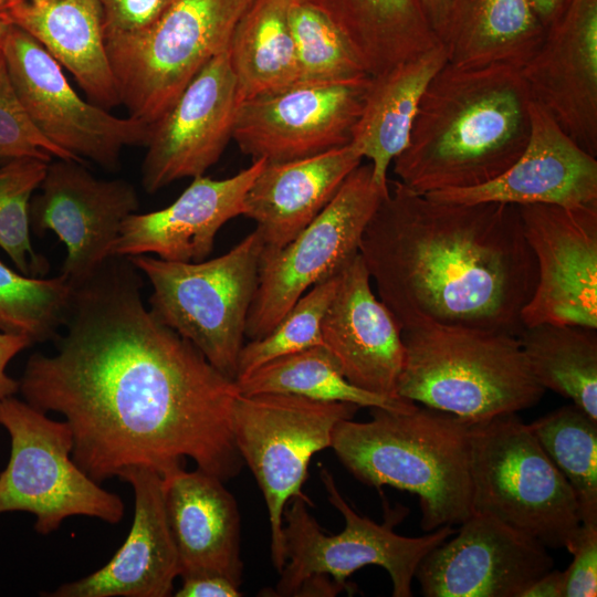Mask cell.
Returning a JSON list of instances; mask_svg holds the SVG:
<instances>
[{"label": "cell", "mask_w": 597, "mask_h": 597, "mask_svg": "<svg viewBox=\"0 0 597 597\" xmlns=\"http://www.w3.org/2000/svg\"><path fill=\"white\" fill-rule=\"evenodd\" d=\"M533 98L520 69L447 62L429 82L398 181L426 195L484 185L510 168L530 137Z\"/></svg>", "instance_id": "obj_3"}, {"label": "cell", "mask_w": 597, "mask_h": 597, "mask_svg": "<svg viewBox=\"0 0 597 597\" xmlns=\"http://www.w3.org/2000/svg\"><path fill=\"white\" fill-rule=\"evenodd\" d=\"M401 335L400 398L475 423L533 407L545 392L517 336L438 325L404 329Z\"/></svg>", "instance_id": "obj_5"}, {"label": "cell", "mask_w": 597, "mask_h": 597, "mask_svg": "<svg viewBox=\"0 0 597 597\" xmlns=\"http://www.w3.org/2000/svg\"><path fill=\"white\" fill-rule=\"evenodd\" d=\"M338 274L306 291L265 336L244 343L235 379L274 358L323 345L322 322L335 293Z\"/></svg>", "instance_id": "obj_37"}, {"label": "cell", "mask_w": 597, "mask_h": 597, "mask_svg": "<svg viewBox=\"0 0 597 597\" xmlns=\"http://www.w3.org/2000/svg\"><path fill=\"white\" fill-rule=\"evenodd\" d=\"M264 163L253 160L226 179L195 177L168 207L130 214L112 245L111 256L154 254L176 262L206 260L220 229L243 213L245 193Z\"/></svg>", "instance_id": "obj_22"}, {"label": "cell", "mask_w": 597, "mask_h": 597, "mask_svg": "<svg viewBox=\"0 0 597 597\" xmlns=\"http://www.w3.org/2000/svg\"><path fill=\"white\" fill-rule=\"evenodd\" d=\"M30 346L32 343L25 336L0 332V400L19 391V380L7 374V367L20 352Z\"/></svg>", "instance_id": "obj_42"}, {"label": "cell", "mask_w": 597, "mask_h": 597, "mask_svg": "<svg viewBox=\"0 0 597 597\" xmlns=\"http://www.w3.org/2000/svg\"><path fill=\"white\" fill-rule=\"evenodd\" d=\"M388 191L375 182L371 165L360 164L293 240L277 250L263 249L245 338L265 336L306 291L359 253L365 228Z\"/></svg>", "instance_id": "obj_12"}, {"label": "cell", "mask_w": 597, "mask_h": 597, "mask_svg": "<svg viewBox=\"0 0 597 597\" xmlns=\"http://www.w3.org/2000/svg\"><path fill=\"white\" fill-rule=\"evenodd\" d=\"M521 71L533 101L597 157V0H567Z\"/></svg>", "instance_id": "obj_19"}, {"label": "cell", "mask_w": 597, "mask_h": 597, "mask_svg": "<svg viewBox=\"0 0 597 597\" xmlns=\"http://www.w3.org/2000/svg\"><path fill=\"white\" fill-rule=\"evenodd\" d=\"M530 115L526 147L501 176L478 187L426 195L461 203L597 206V157L577 145L534 101Z\"/></svg>", "instance_id": "obj_21"}, {"label": "cell", "mask_w": 597, "mask_h": 597, "mask_svg": "<svg viewBox=\"0 0 597 597\" xmlns=\"http://www.w3.org/2000/svg\"><path fill=\"white\" fill-rule=\"evenodd\" d=\"M263 242L252 231L224 254L199 262L129 256L151 285L154 316L235 380L248 314L258 287Z\"/></svg>", "instance_id": "obj_7"}, {"label": "cell", "mask_w": 597, "mask_h": 597, "mask_svg": "<svg viewBox=\"0 0 597 597\" xmlns=\"http://www.w3.org/2000/svg\"><path fill=\"white\" fill-rule=\"evenodd\" d=\"M359 254L402 331L438 325L519 336L523 329L537 269L517 206L442 201L392 181Z\"/></svg>", "instance_id": "obj_2"}, {"label": "cell", "mask_w": 597, "mask_h": 597, "mask_svg": "<svg viewBox=\"0 0 597 597\" xmlns=\"http://www.w3.org/2000/svg\"><path fill=\"white\" fill-rule=\"evenodd\" d=\"M345 36L368 75H377L441 43L422 0H298Z\"/></svg>", "instance_id": "obj_29"}, {"label": "cell", "mask_w": 597, "mask_h": 597, "mask_svg": "<svg viewBox=\"0 0 597 597\" xmlns=\"http://www.w3.org/2000/svg\"><path fill=\"white\" fill-rule=\"evenodd\" d=\"M448 62L442 43L385 72L369 76L350 144L369 159L373 178L389 188L388 169L406 148L421 97Z\"/></svg>", "instance_id": "obj_27"}, {"label": "cell", "mask_w": 597, "mask_h": 597, "mask_svg": "<svg viewBox=\"0 0 597 597\" xmlns=\"http://www.w3.org/2000/svg\"><path fill=\"white\" fill-rule=\"evenodd\" d=\"M12 86L31 122L53 145L83 161L114 169L127 146H146L150 126L121 118L84 101L62 66L23 30L11 24L1 46Z\"/></svg>", "instance_id": "obj_13"}, {"label": "cell", "mask_w": 597, "mask_h": 597, "mask_svg": "<svg viewBox=\"0 0 597 597\" xmlns=\"http://www.w3.org/2000/svg\"><path fill=\"white\" fill-rule=\"evenodd\" d=\"M105 40L138 33L151 25L175 0H98Z\"/></svg>", "instance_id": "obj_39"}, {"label": "cell", "mask_w": 597, "mask_h": 597, "mask_svg": "<svg viewBox=\"0 0 597 597\" xmlns=\"http://www.w3.org/2000/svg\"><path fill=\"white\" fill-rule=\"evenodd\" d=\"M321 479L327 498L345 520L344 530L326 535L308 513L302 498L295 496L283 513L286 562L280 572L276 596H297L301 587L315 577H332L342 589L357 569L376 565L385 568L392 583L394 597H410L411 583L423 557L450 537L455 530L443 525L419 537L394 532L402 512L386 514L378 524L357 514L341 495L332 474L323 468Z\"/></svg>", "instance_id": "obj_9"}, {"label": "cell", "mask_w": 597, "mask_h": 597, "mask_svg": "<svg viewBox=\"0 0 597 597\" xmlns=\"http://www.w3.org/2000/svg\"><path fill=\"white\" fill-rule=\"evenodd\" d=\"M537 269L524 326L541 323L597 328V206H517Z\"/></svg>", "instance_id": "obj_16"}, {"label": "cell", "mask_w": 597, "mask_h": 597, "mask_svg": "<svg viewBox=\"0 0 597 597\" xmlns=\"http://www.w3.org/2000/svg\"><path fill=\"white\" fill-rule=\"evenodd\" d=\"M292 1L251 0L237 22L228 50L240 104L298 82Z\"/></svg>", "instance_id": "obj_30"}, {"label": "cell", "mask_w": 597, "mask_h": 597, "mask_svg": "<svg viewBox=\"0 0 597 597\" xmlns=\"http://www.w3.org/2000/svg\"><path fill=\"white\" fill-rule=\"evenodd\" d=\"M251 0H175L147 29L106 39L121 105L149 126L228 49Z\"/></svg>", "instance_id": "obj_8"}, {"label": "cell", "mask_w": 597, "mask_h": 597, "mask_svg": "<svg viewBox=\"0 0 597 597\" xmlns=\"http://www.w3.org/2000/svg\"><path fill=\"white\" fill-rule=\"evenodd\" d=\"M10 27L11 23L6 18L2 7H0V50Z\"/></svg>", "instance_id": "obj_46"}, {"label": "cell", "mask_w": 597, "mask_h": 597, "mask_svg": "<svg viewBox=\"0 0 597 597\" xmlns=\"http://www.w3.org/2000/svg\"><path fill=\"white\" fill-rule=\"evenodd\" d=\"M369 76L296 83L239 105L232 139L253 160L282 163L350 144Z\"/></svg>", "instance_id": "obj_14"}, {"label": "cell", "mask_w": 597, "mask_h": 597, "mask_svg": "<svg viewBox=\"0 0 597 597\" xmlns=\"http://www.w3.org/2000/svg\"><path fill=\"white\" fill-rule=\"evenodd\" d=\"M235 385L241 395L286 394L400 411L417 405L408 399L388 398L354 386L323 345L274 358L235 379Z\"/></svg>", "instance_id": "obj_32"}, {"label": "cell", "mask_w": 597, "mask_h": 597, "mask_svg": "<svg viewBox=\"0 0 597 597\" xmlns=\"http://www.w3.org/2000/svg\"><path fill=\"white\" fill-rule=\"evenodd\" d=\"M177 597H240V586L216 573H199L181 577Z\"/></svg>", "instance_id": "obj_41"}, {"label": "cell", "mask_w": 597, "mask_h": 597, "mask_svg": "<svg viewBox=\"0 0 597 597\" xmlns=\"http://www.w3.org/2000/svg\"><path fill=\"white\" fill-rule=\"evenodd\" d=\"M362 160L348 144L307 158L264 163L245 193L242 213L255 222L263 249L277 250L293 240Z\"/></svg>", "instance_id": "obj_25"}, {"label": "cell", "mask_w": 597, "mask_h": 597, "mask_svg": "<svg viewBox=\"0 0 597 597\" xmlns=\"http://www.w3.org/2000/svg\"><path fill=\"white\" fill-rule=\"evenodd\" d=\"M4 1H6V0H0V7L3 6Z\"/></svg>", "instance_id": "obj_47"}, {"label": "cell", "mask_w": 597, "mask_h": 597, "mask_svg": "<svg viewBox=\"0 0 597 597\" xmlns=\"http://www.w3.org/2000/svg\"><path fill=\"white\" fill-rule=\"evenodd\" d=\"M450 2L451 0H422L427 17L438 39L444 28Z\"/></svg>", "instance_id": "obj_44"}, {"label": "cell", "mask_w": 597, "mask_h": 597, "mask_svg": "<svg viewBox=\"0 0 597 597\" xmlns=\"http://www.w3.org/2000/svg\"><path fill=\"white\" fill-rule=\"evenodd\" d=\"M567 0H531L544 27L557 14Z\"/></svg>", "instance_id": "obj_45"}, {"label": "cell", "mask_w": 597, "mask_h": 597, "mask_svg": "<svg viewBox=\"0 0 597 597\" xmlns=\"http://www.w3.org/2000/svg\"><path fill=\"white\" fill-rule=\"evenodd\" d=\"M553 566L542 543L473 512L423 557L415 578L426 597H521Z\"/></svg>", "instance_id": "obj_17"}, {"label": "cell", "mask_w": 597, "mask_h": 597, "mask_svg": "<svg viewBox=\"0 0 597 597\" xmlns=\"http://www.w3.org/2000/svg\"><path fill=\"white\" fill-rule=\"evenodd\" d=\"M564 572L549 569L528 586L521 597H564Z\"/></svg>", "instance_id": "obj_43"}, {"label": "cell", "mask_w": 597, "mask_h": 597, "mask_svg": "<svg viewBox=\"0 0 597 597\" xmlns=\"http://www.w3.org/2000/svg\"><path fill=\"white\" fill-rule=\"evenodd\" d=\"M370 413L336 425L331 448L343 465L366 485L416 494L426 532L465 521L473 513L470 423L418 405Z\"/></svg>", "instance_id": "obj_4"}, {"label": "cell", "mask_w": 597, "mask_h": 597, "mask_svg": "<svg viewBox=\"0 0 597 597\" xmlns=\"http://www.w3.org/2000/svg\"><path fill=\"white\" fill-rule=\"evenodd\" d=\"M229 48V46H228ZM240 102L229 50L216 55L153 125L142 164L148 193L205 175L232 139Z\"/></svg>", "instance_id": "obj_18"}, {"label": "cell", "mask_w": 597, "mask_h": 597, "mask_svg": "<svg viewBox=\"0 0 597 597\" xmlns=\"http://www.w3.org/2000/svg\"><path fill=\"white\" fill-rule=\"evenodd\" d=\"M73 292L62 274L27 276L0 261V332L25 336L32 345L53 341L64 325Z\"/></svg>", "instance_id": "obj_34"}, {"label": "cell", "mask_w": 597, "mask_h": 597, "mask_svg": "<svg viewBox=\"0 0 597 597\" xmlns=\"http://www.w3.org/2000/svg\"><path fill=\"white\" fill-rule=\"evenodd\" d=\"M139 271L111 256L74 289L51 355L32 354L23 400L64 416L72 458L101 483L132 468L184 467L228 481L243 467L232 432L235 380L144 305Z\"/></svg>", "instance_id": "obj_1"}, {"label": "cell", "mask_w": 597, "mask_h": 597, "mask_svg": "<svg viewBox=\"0 0 597 597\" xmlns=\"http://www.w3.org/2000/svg\"><path fill=\"white\" fill-rule=\"evenodd\" d=\"M544 32L531 0H451L439 40L452 64L522 70Z\"/></svg>", "instance_id": "obj_28"}, {"label": "cell", "mask_w": 597, "mask_h": 597, "mask_svg": "<svg viewBox=\"0 0 597 597\" xmlns=\"http://www.w3.org/2000/svg\"><path fill=\"white\" fill-rule=\"evenodd\" d=\"M290 25L298 64L297 83H342L370 76L345 36L315 8L293 0Z\"/></svg>", "instance_id": "obj_36"}, {"label": "cell", "mask_w": 597, "mask_h": 597, "mask_svg": "<svg viewBox=\"0 0 597 597\" xmlns=\"http://www.w3.org/2000/svg\"><path fill=\"white\" fill-rule=\"evenodd\" d=\"M50 161L19 158L0 165V248L17 270L44 277L49 261L32 247L30 202L40 188Z\"/></svg>", "instance_id": "obj_35"}, {"label": "cell", "mask_w": 597, "mask_h": 597, "mask_svg": "<svg viewBox=\"0 0 597 597\" xmlns=\"http://www.w3.org/2000/svg\"><path fill=\"white\" fill-rule=\"evenodd\" d=\"M76 160L44 137L28 116L9 77L0 50V165L19 158Z\"/></svg>", "instance_id": "obj_38"}, {"label": "cell", "mask_w": 597, "mask_h": 597, "mask_svg": "<svg viewBox=\"0 0 597 597\" xmlns=\"http://www.w3.org/2000/svg\"><path fill=\"white\" fill-rule=\"evenodd\" d=\"M473 512L570 554L582 520L569 483L515 413L470 423Z\"/></svg>", "instance_id": "obj_6"}, {"label": "cell", "mask_w": 597, "mask_h": 597, "mask_svg": "<svg viewBox=\"0 0 597 597\" xmlns=\"http://www.w3.org/2000/svg\"><path fill=\"white\" fill-rule=\"evenodd\" d=\"M119 479L134 490L130 531L107 564L48 597H167L179 576L176 546L169 530L163 478L154 470L132 468Z\"/></svg>", "instance_id": "obj_23"}, {"label": "cell", "mask_w": 597, "mask_h": 597, "mask_svg": "<svg viewBox=\"0 0 597 597\" xmlns=\"http://www.w3.org/2000/svg\"><path fill=\"white\" fill-rule=\"evenodd\" d=\"M2 10L73 75L90 102L121 105L98 0H6Z\"/></svg>", "instance_id": "obj_26"}, {"label": "cell", "mask_w": 597, "mask_h": 597, "mask_svg": "<svg viewBox=\"0 0 597 597\" xmlns=\"http://www.w3.org/2000/svg\"><path fill=\"white\" fill-rule=\"evenodd\" d=\"M30 202V227L38 237L55 233L65 247L62 275L74 289L91 280L111 258L124 221L139 208L134 186L98 179L82 163H49Z\"/></svg>", "instance_id": "obj_15"}, {"label": "cell", "mask_w": 597, "mask_h": 597, "mask_svg": "<svg viewBox=\"0 0 597 597\" xmlns=\"http://www.w3.org/2000/svg\"><path fill=\"white\" fill-rule=\"evenodd\" d=\"M0 426L10 437V458L0 472V514L27 512L48 535L74 515L117 524L124 502L90 478L73 460L67 422L10 396L0 400Z\"/></svg>", "instance_id": "obj_10"}, {"label": "cell", "mask_w": 597, "mask_h": 597, "mask_svg": "<svg viewBox=\"0 0 597 597\" xmlns=\"http://www.w3.org/2000/svg\"><path fill=\"white\" fill-rule=\"evenodd\" d=\"M597 328L541 323L517 338L537 383L597 420Z\"/></svg>", "instance_id": "obj_31"}, {"label": "cell", "mask_w": 597, "mask_h": 597, "mask_svg": "<svg viewBox=\"0 0 597 597\" xmlns=\"http://www.w3.org/2000/svg\"><path fill=\"white\" fill-rule=\"evenodd\" d=\"M528 427L574 491L582 525H597V420L570 404Z\"/></svg>", "instance_id": "obj_33"}, {"label": "cell", "mask_w": 597, "mask_h": 597, "mask_svg": "<svg viewBox=\"0 0 597 597\" xmlns=\"http://www.w3.org/2000/svg\"><path fill=\"white\" fill-rule=\"evenodd\" d=\"M163 499L180 577L216 573L242 583L241 521L233 495L219 478L197 468L161 475Z\"/></svg>", "instance_id": "obj_24"}, {"label": "cell", "mask_w": 597, "mask_h": 597, "mask_svg": "<svg viewBox=\"0 0 597 597\" xmlns=\"http://www.w3.org/2000/svg\"><path fill=\"white\" fill-rule=\"evenodd\" d=\"M358 253L338 274L335 293L322 322L323 346L354 386L388 398H400L397 386L405 347L402 329L375 295Z\"/></svg>", "instance_id": "obj_20"}, {"label": "cell", "mask_w": 597, "mask_h": 597, "mask_svg": "<svg viewBox=\"0 0 597 597\" xmlns=\"http://www.w3.org/2000/svg\"><path fill=\"white\" fill-rule=\"evenodd\" d=\"M358 408L286 394H239L234 400V443L262 491L270 521L271 561L279 573L286 562L284 509L295 496L313 506L302 491L310 461L331 448L336 425L352 419Z\"/></svg>", "instance_id": "obj_11"}, {"label": "cell", "mask_w": 597, "mask_h": 597, "mask_svg": "<svg viewBox=\"0 0 597 597\" xmlns=\"http://www.w3.org/2000/svg\"><path fill=\"white\" fill-rule=\"evenodd\" d=\"M573 561L564 570V597H595L597 595V525H582V533Z\"/></svg>", "instance_id": "obj_40"}]
</instances>
